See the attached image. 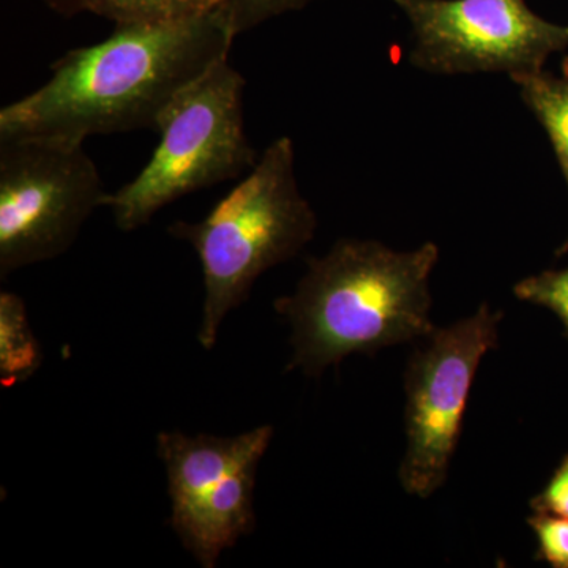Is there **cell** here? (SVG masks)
<instances>
[{"instance_id": "6da1fadb", "label": "cell", "mask_w": 568, "mask_h": 568, "mask_svg": "<svg viewBox=\"0 0 568 568\" xmlns=\"http://www.w3.org/2000/svg\"><path fill=\"white\" fill-rule=\"evenodd\" d=\"M235 33L223 7L168 24H115L106 40L51 65L40 89L0 110V140L156 132L175 97L227 59Z\"/></svg>"}, {"instance_id": "9c48e42d", "label": "cell", "mask_w": 568, "mask_h": 568, "mask_svg": "<svg viewBox=\"0 0 568 568\" xmlns=\"http://www.w3.org/2000/svg\"><path fill=\"white\" fill-rule=\"evenodd\" d=\"M62 17L91 13L114 24H168L220 10L226 0H43Z\"/></svg>"}, {"instance_id": "5bb4252c", "label": "cell", "mask_w": 568, "mask_h": 568, "mask_svg": "<svg viewBox=\"0 0 568 568\" xmlns=\"http://www.w3.org/2000/svg\"><path fill=\"white\" fill-rule=\"evenodd\" d=\"M528 525L537 540L536 559L555 568H568V519L532 514Z\"/></svg>"}, {"instance_id": "ba28073f", "label": "cell", "mask_w": 568, "mask_h": 568, "mask_svg": "<svg viewBox=\"0 0 568 568\" xmlns=\"http://www.w3.org/2000/svg\"><path fill=\"white\" fill-rule=\"evenodd\" d=\"M413 28L410 63L436 74L495 73L517 80L568 47V28L525 0H392Z\"/></svg>"}, {"instance_id": "4fadbf2b", "label": "cell", "mask_w": 568, "mask_h": 568, "mask_svg": "<svg viewBox=\"0 0 568 568\" xmlns=\"http://www.w3.org/2000/svg\"><path fill=\"white\" fill-rule=\"evenodd\" d=\"M312 2L315 0H226L223 10L235 36H241L272 18L304 9Z\"/></svg>"}, {"instance_id": "5b68a950", "label": "cell", "mask_w": 568, "mask_h": 568, "mask_svg": "<svg viewBox=\"0 0 568 568\" xmlns=\"http://www.w3.org/2000/svg\"><path fill=\"white\" fill-rule=\"evenodd\" d=\"M99 168L84 142L0 140V276L61 256L103 207Z\"/></svg>"}, {"instance_id": "3957f363", "label": "cell", "mask_w": 568, "mask_h": 568, "mask_svg": "<svg viewBox=\"0 0 568 568\" xmlns=\"http://www.w3.org/2000/svg\"><path fill=\"white\" fill-rule=\"evenodd\" d=\"M316 226V213L295 179L293 141L283 136L203 220L168 227L170 235L193 246L203 267L197 339L204 349H213L224 320L244 304L256 280L297 256L315 237Z\"/></svg>"}, {"instance_id": "52a82bcc", "label": "cell", "mask_w": 568, "mask_h": 568, "mask_svg": "<svg viewBox=\"0 0 568 568\" xmlns=\"http://www.w3.org/2000/svg\"><path fill=\"white\" fill-rule=\"evenodd\" d=\"M274 439L271 425L237 436L162 432L156 455L166 469L171 528L201 567L256 528L257 467Z\"/></svg>"}, {"instance_id": "7c38bea8", "label": "cell", "mask_w": 568, "mask_h": 568, "mask_svg": "<svg viewBox=\"0 0 568 568\" xmlns=\"http://www.w3.org/2000/svg\"><path fill=\"white\" fill-rule=\"evenodd\" d=\"M518 301L544 306L559 317L568 338V267L528 276L515 284Z\"/></svg>"}, {"instance_id": "8fae6325", "label": "cell", "mask_w": 568, "mask_h": 568, "mask_svg": "<svg viewBox=\"0 0 568 568\" xmlns=\"http://www.w3.org/2000/svg\"><path fill=\"white\" fill-rule=\"evenodd\" d=\"M43 362L39 339L29 324L24 301L18 294H0V384L20 386L36 375Z\"/></svg>"}, {"instance_id": "8992f818", "label": "cell", "mask_w": 568, "mask_h": 568, "mask_svg": "<svg viewBox=\"0 0 568 568\" xmlns=\"http://www.w3.org/2000/svg\"><path fill=\"white\" fill-rule=\"evenodd\" d=\"M503 317L485 302L473 316L436 327L410 354L405 372L407 446L398 470L407 495L428 499L446 484L478 366L499 346Z\"/></svg>"}, {"instance_id": "30bf717a", "label": "cell", "mask_w": 568, "mask_h": 568, "mask_svg": "<svg viewBox=\"0 0 568 568\" xmlns=\"http://www.w3.org/2000/svg\"><path fill=\"white\" fill-rule=\"evenodd\" d=\"M514 81L519 85L523 102L547 132L568 185V59L562 74L541 70ZM567 252L568 237L556 254L562 256Z\"/></svg>"}, {"instance_id": "277c9868", "label": "cell", "mask_w": 568, "mask_h": 568, "mask_svg": "<svg viewBox=\"0 0 568 568\" xmlns=\"http://www.w3.org/2000/svg\"><path fill=\"white\" fill-rule=\"evenodd\" d=\"M245 84L223 59L175 97L149 163L104 200L119 230H140L168 204L252 170L257 156L245 133Z\"/></svg>"}, {"instance_id": "9a60e30c", "label": "cell", "mask_w": 568, "mask_h": 568, "mask_svg": "<svg viewBox=\"0 0 568 568\" xmlns=\"http://www.w3.org/2000/svg\"><path fill=\"white\" fill-rule=\"evenodd\" d=\"M534 514L556 515L568 519V454L560 459L547 485L529 503Z\"/></svg>"}, {"instance_id": "7a4b0ae2", "label": "cell", "mask_w": 568, "mask_h": 568, "mask_svg": "<svg viewBox=\"0 0 568 568\" xmlns=\"http://www.w3.org/2000/svg\"><path fill=\"white\" fill-rule=\"evenodd\" d=\"M437 261L433 242L395 252L361 239H342L324 256L310 257L294 293L274 304L291 325L287 372L320 376L349 355H375L432 335L429 276Z\"/></svg>"}]
</instances>
